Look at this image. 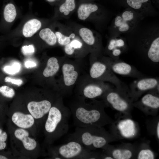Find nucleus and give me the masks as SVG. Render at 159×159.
I'll list each match as a JSON object with an SVG mask.
<instances>
[{
	"mask_svg": "<svg viewBox=\"0 0 159 159\" xmlns=\"http://www.w3.org/2000/svg\"><path fill=\"white\" fill-rule=\"evenodd\" d=\"M142 20L132 30L123 34L129 49L151 63L159 62V25Z\"/></svg>",
	"mask_w": 159,
	"mask_h": 159,
	"instance_id": "1",
	"label": "nucleus"
},
{
	"mask_svg": "<svg viewBox=\"0 0 159 159\" xmlns=\"http://www.w3.org/2000/svg\"><path fill=\"white\" fill-rule=\"evenodd\" d=\"M90 100L87 102L86 100L76 97L70 104L69 107L76 127H102L110 122L104 111L105 105L102 101L95 99Z\"/></svg>",
	"mask_w": 159,
	"mask_h": 159,
	"instance_id": "2",
	"label": "nucleus"
},
{
	"mask_svg": "<svg viewBox=\"0 0 159 159\" xmlns=\"http://www.w3.org/2000/svg\"><path fill=\"white\" fill-rule=\"evenodd\" d=\"M71 115L70 108L64 104L63 97H59L50 109L43 126L47 144H51L67 133Z\"/></svg>",
	"mask_w": 159,
	"mask_h": 159,
	"instance_id": "3",
	"label": "nucleus"
},
{
	"mask_svg": "<svg viewBox=\"0 0 159 159\" xmlns=\"http://www.w3.org/2000/svg\"><path fill=\"white\" fill-rule=\"evenodd\" d=\"M76 127L74 132L69 135L68 141H78L91 150L103 148L107 146L109 136L102 127L96 126Z\"/></svg>",
	"mask_w": 159,
	"mask_h": 159,
	"instance_id": "4",
	"label": "nucleus"
},
{
	"mask_svg": "<svg viewBox=\"0 0 159 159\" xmlns=\"http://www.w3.org/2000/svg\"><path fill=\"white\" fill-rule=\"evenodd\" d=\"M82 59L72 60L66 57L61 65V74L56 91L63 97L72 93L79 78L82 74L83 64Z\"/></svg>",
	"mask_w": 159,
	"mask_h": 159,
	"instance_id": "5",
	"label": "nucleus"
},
{
	"mask_svg": "<svg viewBox=\"0 0 159 159\" xmlns=\"http://www.w3.org/2000/svg\"><path fill=\"white\" fill-rule=\"evenodd\" d=\"M76 9L79 20L91 22L99 30L105 28L114 16L110 11L92 1L78 3Z\"/></svg>",
	"mask_w": 159,
	"mask_h": 159,
	"instance_id": "6",
	"label": "nucleus"
},
{
	"mask_svg": "<svg viewBox=\"0 0 159 159\" xmlns=\"http://www.w3.org/2000/svg\"><path fill=\"white\" fill-rule=\"evenodd\" d=\"M102 55L90 54L88 74L89 77L94 80L110 83L119 89L129 91L128 87L118 78L102 59Z\"/></svg>",
	"mask_w": 159,
	"mask_h": 159,
	"instance_id": "7",
	"label": "nucleus"
},
{
	"mask_svg": "<svg viewBox=\"0 0 159 159\" xmlns=\"http://www.w3.org/2000/svg\"><path fill=\"white\" fill-rule=\"evenodd\" d=\"M75 86L76 97L92 100L101 97L107 90L115 86L107 82L92 79L88 74H84L80 76Z\"/></svg>",
	"mask_w": 159,
	"mask_h": 159,
	"instance_id": "8",
	"label": "nucleus"
},
{
	"mask_svg": "<svg viewBox=\"0 0 159 159\" xmlns=\"http://www.w3.org/2000/svg\"><path fill=\"white\" fill-rule=\"evenodd\" d=\"M66 143L49 149L52 158L55 159H94L99 155L78 141L71 140Z\"/></svg>",
	"mask_w": 159,
	"mask_h": 159,
	"instance_id": "9",
	"label": "nucleus"
},
{
	"mask_svg": "<svg viewBox=\"0 0 159 159\" xmlns=\"http://www.w3.org/2000/svg\"><path fill=\"white\" fill-rule=\"evenodd\" d=\"M13 125V143L15 152L28 158L38 156L41 148L34 136L28 130Z\"/></svg>",
	"mask_w": 159,
	"mask_h": 159,
	"instance_id": "10",
	"label": "nucleus"
},
{
	"mask_svg": "<svg viewBox=\"0 0 159 159\" xmlns=\"http://www.w3.org/2000/svg\"><path fill=\"white\" fill-rule=\"evenodd\" d=\"M145 18L132 9L127 8L116 15L108 27L109 35L116 36L128 33Z\"/></svg>",
	"mask_w": 159,
	"mask_h": 159,
	"instance_id": "11",
	"label": "nucleus"
},
{
	"mask_svg": "<svg viewBox=\"0 0 159 159\" xmlns=\"http://www.w3.org/2000/svg\"><path fill=\"white\" fill-rule=\"evenodd\" d=\"M60 96H61L57 92L46 93L41 100H31L27 103L26 107L35 119L38 128L43 127L50 109Z\"/></svg>",
	"mask_w": 159,
	"mask_h": 159,
	"instance_id": "12",
	"label": "nucleus"
},
{
	"mask_svg": "<svg viewBox=\"0 0 159 159\" xmlns=\"http://www.w3.org/2000/svg\"><path fill=\"white\" fill-rule=\"evenodd\" d=\"M75 31L82 41L87 47L90 54L104 55V47L102 37L97 32L87 27L74 23L68 24Z\"/></svg>",
	"mask_w": 159,
	"mask_h": 159,
	"instance_id": "13",
	"label": "nucleus"
},
{
	"mask_svg": "<svg viewBox=\"0 0 159 159\" xmlns=\"http://www.w3.org/2000/svg\"><path fill=\"white\" fill-rule=\"evenodd\" d=\"M101 98L105 105L120 112L127 111L133 105L130 92L119 89L115 87L107 90Z\"/></svg>",
	"mask_w": 159,
	"mask_h": 159,
	"instance_id": "14",
	"label": "nucleus"
},
{
	"mask_svg": "<svg viewBox=\"0 0 159 159\" xmlns=\"http://www.w3.org/2000/svg\"><path fill=\"white\" fill-rule=\"evenodd\" d=\"M101 58L115 74L136 79L146 77L135 67L120 59H114L104 55Z\"/></svg>",
	"mask_w": 159,
	"mask_h": 159,
	"instance_id": "15",
	"label": "nucleus"
},
{
	"mask_svg": "<svg viewBox=\"0 0 159 159\" xmlns=\"http://www.w3.org/2000/svg\"><path fill=\"white\" fill-rule=\"evenodd\" d=\"M11 119L13 124L17 127L29 131L34 137L37 132L35 120L27 108L14 109L11 112Z\"/></svg>",
	"mask_w": 159,
	"mask_h": 159,
	"instance_id": "16",
	"label": "nucleus"
},
{
	"mask_svg": "<svg viewBox=\"0 0 159 159\" xmlns=\"http://www.w3.org/2000/svg\"><path fill=\"white\" fill-rule=\"evenodd\" d=\"M125 38L121 35H109L107 45L104 48L103 55L113 59H120V56L129 49Z\"/></svg>",
	"mask_w": 159,
	"mask_h": 159,
	"instance_id": "17",
	"label": "nucleus"
},
{
	"mask_svg": "<svg viewBox=\"0 0 159 159\" xmlns=\"http://www.w3.org/2000/svg\"><path fill=\"white\" fill-rule=\"evenodd\" d=\"M159 85V80L158 77H145L137 79L129 87L133 101L136 100L143 93L155 89Z\"/></svg>",
	"mask_w": 159,
	"mask_h": 159,
	"instance_id": "18",
	"label": "nucleus"
},
{
	"mask_svg": "<svg viewBox=\"0 0 159 159\" xmlns=\"http://www.w3.org/2000/svg\"><path fill=\"white\" fill-rule=\"evenodd\" d=\"M63 47L64 56L68 58L82 59L90 54L88 49L78 35Z\"/></svg>",
	"mask_w": 159,
	"mask_h": 159,
	"instance_id": "19",
	"label": "nucleus"
},
{
	"mask_svg": "<svg viewBox=\"0 0 159 159\" xmlns=\"http://www.w3.org/2000/svg\"><path fill=\"white\" fill-rule=\"evenodd\" d=\"M52 28L56 36L58 45L62 47L69 44L78 36L75 31L69 25L55 22Z\"/></svg>",
	"mask_w": 159,
	"mask_h": 159,
	"instance_id": "20",
	"label": "nucleus"
},
{
	"mask_svg": "<svg viewBox=\"0 0 159 159\" xmlns=\"http://www.w3.org/2000/svg\"><path fill=\"white\" fill-rule=\"evenodd\" d=\"M159 85L144 95L139 101L133 105L140 108L155 110L159 107L158 93Z\"/></svg>",
	"mask_w": 159,
	"mask_h": 159,
	"instance_id": "21",
	"label": "nucleus"
},
{
	"mask_svg": "<svg viewBox=\"0 0 159 159\" xmlns=\"http://www.w3.org/2000/svg\"><path fill=\"white\" fill-rule=\"evenodd\" d=\"M56 6L54 18L67 19L76 9V0H63Z\"/></svg>",
	"mask_w": 159,
	"mask_h": 159,
	"instance_id": "22",
	"label": "nucleus"
},
{
	"mask_svg": "<svg viewBox=\"0 0 159 159\" xmlns=\"http://www.w3.org/2000/svg\"><path fill=\"white\" fill-rule=\"evenodd\" d=\"M66 57L60 58L50 57L48 59L46 66L42 72L43 77L47 78H51L60 71L62 62Z\"/></svg>",
	"mask_w": 159,
	"mask_h": 159,
	"instance_id": "23",
	"label": "nucleus"
},
{
	"mask_svg": "<svg viewBox=\"0 0 159 159\" xmlns=\"http://www.w3.org/2000/svg\"><path fill=\"white\" fill-rule=\"evenodd\" d=\"M42 26V22L39 20L36 19H30L23 26L22 34L26 38L31 37L41 29Z\"/></svg>",
	"mask_w": 159,
	"mask_h": 159,
	"instance_id": "24",
	"label": "nucleus"
},
{
	"mask_svg": "<svg viewBox=\"0 0 159 159\" xmlns=\"http://www.w3.org/2000/svg\"><path fill=\"white\" fill-rule=\"evenodd\" d=\"M39 36L42 40L49 46L58 45L56 36L52 28L45 27L42 29L39 32Z\"/></svg>",
	"mask_w": 159,
	"mask_h": 159,
	"instance_id": "25",
	"label": "nucleus"
},
{
	"mask_svg": "<svg viewBox=\"0 0 159 159\" xmlns=\"http://www.w3.org/2000/svg\"><path fill=\"white\" fill-rule=\"evenodd\" d=\"M122 121L119 124V128L122 135L128 137L134 134V125L132 121L127 120Z\"/></svg>",
	"mask_w": 159,
	"mask_h": 159,
	"instance_id": "26",
	"label": "nucleus"
},
{
	"mask_svg": "<svg viewBox=\"0 0 159 159\" xmlns=\"http://www.w3.org/2000/svg\"><path fill=\"white\" fill-rule=\"evenodd\" d=\"M113 157L116 159H129L132 156V153L129 150L117 149L112 153Z\"/></svg>",
	"mask_w": 159,
	"mask_h": 159,
	"instance_id": "27",
	"label": "nucleus"
},
{
	"mask_svg": "<svg viewBox=\"0 0 159 159\" xmlns=\"http://www.w3.org/2000/svg\"><path fill=\"white\" fill-rule=\"evenodd\" d=\"M21 68L20 64L17 62H14L11 65L5 66L3 69L5 73L10 74L13 75L18 73Z\"/></svg>",
	"mask_w": 159,
	"mask_h": 159,
	"instance_id": "28",
	"label": "nucleus"
},
{
	"mask_svg": "<svg viewBox=\"0 0 159 159\" xmlns=\"http://www.w3.org/2000/svg\"><path fill=\"white\" fill-rule=\"evenodd\" d=\"M0 93L4 96L9 98H13L15 95L14 90L6 85L0 87Z\"/></svg>",
	"mask_w": 159,
	"mask_h": 159,
	"instance_id": "29",
	"label": "nucleus"
},
{
	"mask_svg": "<svg viewBox=\"0 0 159 159\" xmlns=\"http://www.w3.org/2000/svg\"><path fill=\"white\" fill-rule=\"evenodd\" d=\"M138 158V159H154V154L150 150L143 149L139 152Z\"/></svg>",
	"mask_w": 159,
	"mask_h": 159,
	"instance_id": "30",
	"label": "nucleus"
},
{
	"mask_svg": "<svg viewBox=\"0 0 159 159\" xmlns=\"http://www.w3.org/2000/svg\"><path fill=\"white\" fill-rule=\"evenodd\" d=\"M21 50L24 55H29L34 54L35 51V48L32 44L24 45L22 47Z\"/></svg>",
	"mask_w": 159,
	"mask_h": 159,
	"instance_id": "31",
	"label": "nucleus"
},
{
	"mask_svg": "<svg viewBox=\"0 0 159 159\" xmlns=\"http://www.w3.org/2000/svg\"><path fill=\"white\" fill-rule=\"evenodd\" d=\"M4 81L5 82L11 83L18 86H20L23 83V81L21 79H13L9 77H5Z\"/></svg>",
	"mask_w": 159,
	"mask_h": 159,
	"instance_id": "32",
	"label": "nucleus"
},
{
	"mask_svg": "<svg viewBox=\"0 0 159 159\" xmlns=\"http://www.w3.org/2000/svg\"><path fill=\"white\" fill-rule=\"evenodd\" d=\"M37 65V64L35 62L31 60H27L24 63L25 67L27 68L35 67Z\"/></svg>",
	"mask_w": 159,
	"mask_h": 159,
	"instance_id": "33",
	"label": "nucleus"
},
{
	"mask_svg": "<svg viewBox=\"0 0 159 159\" xmlns=\"http://www.w3.org/2000/svg\"><path fill=\"white\" fill-rule=\"evenodd\" d=\"M7 135L6 132H2L0 134V141L5 142L7 140Z\"/></svg>",
	"mask_w": 159,
	"mask_h": 159,
	"instance_id": "34",
	"label": "nucleus"
},
{
	"mask_svg": "<svg viewBox=\"0 0 159 159\" xmlns=\"http://www.w3.org/2000/svg\"><path fill=\"white\" fill-rule=\"evenodd\" d=\"M47 1L49 4L55 5L56 6L59 4L63 0H45Z\"/></svg>",
	"mask_w": 159,
	"mask_h": 159,
	"instance_id": "35",
	"label": "nucleus"
},
{
	"mask_svg": "<svg viewBox=\"0 0 159 159\" xmlns=\"http://www.w3.org/2000/svg\"><path fill=\"white\" fill-rule=\"evenodd\" d=\"M6 145L5 142L0 141V150L5 149L6 146Z\"/></svg>",
	"mask_w": 159,
	"mask_h": 159,
	"instance_id": "36",
	"label": "nucleus"
},
{
	"mask_svg": "<svg viewBox=\"0 0 159 159\" xmlns=\"http://www.w3.org/2000/svg\"><path fill=\"white\" fill-rule=\"evenodd\" d=\"M157 136L158 139H159V122H158V123L157 124Z\"/></svg>",
	"mask_w": 159,
	"mask_h": 159,
	"instance_id": "37",
	"label": "nucleus"
},
{
	"mask_svg": "<svg viewBox=\"0 0 159 159\" xmlns=\"http://www.w3.org/2000/svg\"><path fill=\"white\" fill-rule=\"evenodd\" d=\"M93 0H79L78 3H80L82 2H91Z\"/></svg>",
	"mask_w": 159,
	"mask_h": 159,
	"instance_id": "38",
	"label": "nucleus"
},
{
	"mask_svg": "<svg viewBox=\"0 0 159 159\" xmlns=\"http://www.w3.org/2000/svg\"><path fill=\"white\" fill-rule=\"evenodd\" d=\"M104 159H113V158L112 157H110L109 156H105L102 157Z\"/></svg>",
	"mask_w": 159,
	"mask_h": 159,
	"instance_id": "39",
	"label": "nucleus"
},
{
	"mask_svg": "<svg viewBox=\"0 0 159 159\" xmlns=\"http://www.w3.org/2000/svg\"><path fill=\"white\" fill-rule=\"evenodd\" d=\"M7 157L3 155H0V159H7Z\"/></svg>",
	"mask_w": 159,
	"mask_h": 159,
	"instance_id": "40",
	"label": "nucleus"
},
{
	"mask_svg": "<svg viewBox=\"0 0 159 159\" xmlns=\"http://www.w3.org/2000/svg\"><path fill=\"white\" fill-rule=\"evenodd\" d=\"M2 132V130L1 129H0V134H1Z\"/></svg>",
	"mask_w": 159,
	"mask_h": 159,
	"instance_id": "41",
	"label": "nucleus"
}]
</instances>
